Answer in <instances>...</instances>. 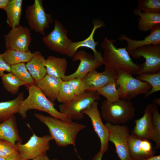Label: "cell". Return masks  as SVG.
Instances as JSON below:
<instances>
[{
	"label": "cell",
	"instance_id": "obj_1",
	"mask_svg": "<svg viewBox=\"0 0 160 160\" xmlns=\"http://www.w3.org/2000/svg\"><path fill=\"white\" fill-rule=\"evenodd\" d=\"M116 40L105 38L100 44L103 51V65L116 74L124 72L131 75L137 74L141 65L135 63L127 51L126 47L118 48L115 43Z\"/></svg>",
	"mask_w": 160,
	"mask_h": 160
},
{
	"label": "cell",
	"instance_id": "obj_2",
	"mask_svg": "<svg viewBox=\"0 0 160 160\" xmlns=\"http://www.w3.org/2000/svg\"><path fill=\"white\" fill-rule=\"evenodd\" d=\"M34 115L47 127L50 135L60 147L72 145L75 147L78 134L86 127L84 125L77 122H67L36 113Z\"/></svg>",
	"mask_w": 160,
	"mask_h": 160
},
{
	"label": "cell",
	"instance_id": "obj_3",
	"mask_svg": "<svg viewBox=\"0 0 160 160\" xmlns=\"http://www.w3.org/2000/svg\"><path fill=\"white\" fill-rule=\"evenodd\" d=\"M28 95L21 102L19 113L23 119L29 110L36 109L46 112L51 117L67 122L72 121L68 115L62 113L55 107V104L50 101L35 84L26 87Z\"/></svg>",
	"mask_w": 160,
	"mask_h": 160
},
{
	"label": "cell",
	"instance_id": "obj_4",
	"mask_svg": "<svg viewBox=\"0 0 160 160\" xmlns=\"http://www.w3.org/2000/svg\"><path fill=\"white\" fill-rule=\"evenodd\" d=\"M101 117L107 122L112 124H123L133 119L135 108L130 100L121 99L110 102L106 99L102 102Z\"/></svg>",
	"mask_w": 160,
	"mask_h": 160
},
{
	"label": "cell",
	"instance_id": "obj_5",
	"mask_svg": "<svg viewBox=\"0 0 160 160\" xmlns=\"http://www.w3.org/2000/svg\"><path fill=\"white\" fill-rule=\"evenodd\" d=\"M115 82L119 86L118 88L121 99L129 100L140 94H145L151 88L148 83L139 80L132 75L119 72L116 73Z\"/></svg>",
	"mask_w": 160,
	"mask_h": 160
},
{
	"label": "cell",
	"instance_id": "obj_6",
	"mask_svg": "<svg viewBox=\"0 0 160 160\" xmlns=\"http://www.w3.org/2000/svg\"><path fill=\"white\" fill-rule=\"evenodd\" d=\"M25 16L30 29L43 36L53 22L51 15L46 12L42 0H35L32 5L27 6Z\"/></svg>",
	"mask_w": 160,
	"mask_h": 160
},
{
	"label": "cell",
	"instance_id": "obj_7",
	"mask_svg": "<svg viewBox=\"0 0 160 160\" xmlns=\"http://www.w3.org/2000/svg\"><path fill=\"white\" fill-rule=\"evenodd\" d=\"M100 99L97 91L86 90L70 101L58 106L59 111L68 115L72 120H80L84 116L82 111L95 101Z\"/></svg>",
	"mask_w": 160,
	"mask_h": 160
},
{
	"label": "cell",
	"instance_id": "obj_8",
	"mask_svg": "<svg viewBox=\"0 0 160 160\" xmlns=\"http://www.w3.org/2000/svg\"><path fill=\"white\" fill-rule=\"evenodd\" d=\"M52 140L50 135L39 137L33 133L25 143H17L15 145L23 160H29L46 154L50 149V142Z\"/></svg>",
	"mask_w": 160,
	"mask_h": 160
},
{
	"label": "cell",
	"instance_id": "obj_9",
	"mask_svg": "<svg viewBox=\"0 0 160 160\" xmlns=\"http://www.w3.org/2000/svg\"><path fill=\"white\" fill-rule=\"evenodd\" d=\"M105 125L109 132L108 141L114 144L120 159L132 160L128 144L130 135L128 127L126 125H113L108 122H106Z\"/></svg>",
	"mask_w": 160,
	"mask_h": 160
},
{
	"label": "cell",
	"instance_id": "obj_10",
	"mask_svg": "<svg viewBox=\"0 0 160 160\" xmlns=\"http://www.w3.org/2000/svg\"><path fill=\"white\" fill-rule=\"evenodd\" d=\"M134 59L143 57L140 73H153L160 72V44L145 46L134 50L130 55Z\"/></svg>",
	"mask_w": 160,
	"mask_h": 160
},
{
	"label": "cell",
	"instance_id": "obj_11",
	"mask_svg": "<svg viewBox=\"0 0 160 160\" xmlns=\"http://www.w3.org/2000/svg\"><path fill=\"white\" fill-rule=\"evenodd\" d=\"M67 32L61 23L55 19L53 30L42 38V41L50 50L67 55L72 41L68 38Z\"/></svg>",
	"mask_w": 160,
	"mask_h": 160
},
{
	"label": "cell",
	"instance_id": "obj_12",
	"mask_svg": "<svg viewBox=\"0 0 160 160\" xmlns=\"http://www.w3.org/2000/svg\"><path fill=\"white\" fill-rule=\"evenodd\" d=\"M98 101H95L83 110L82 113L86 114L90 118L94 130L100 140L101 146L100 150L104 153L108 148L109 132L101 119L98 108Z\"/></svg>",
	"mask_w": 160,
	"mask_h": 160
},
{
	"label": "cell",
	"instance_id": "obj_13",
	"mask_svg": "<svg viewBox=\"0 0 160 160\" xmlns=\"http://www.w3.org/2000/svg\"><path fill=\"white\" fill-rule=\"evenodd\" d=\"M5 47L21 51L29 50L31 42V33L28 28L20 25L12 28L4 36Z\"/></svg>",
	"mask_w": 160,
	"mask_h": 160
},
{
	"label": "cell",
	"instance_id": "obj_14",
	"mask_svg": "<svg viewBox=\"0 0 160 160\" xmlns=\"http://www.w3.org/2000/svg\"><path fill=\"white\" fill-rule=\"evenodd\" d=\"M73 57V61H80L79 64L74 72L65 75L62 79L63 81H67L74 78L83 79L88 73L99 68L102 64L93 55L83 50L76 52Z\"/></svg>",
	"mask_w": 160,
	"mask_h": 160
},
{
	"label": "cell",
	"instance_id": "obj_15",
	"mask_svg": "<svg viewBox=\"0 0 160 160\" xmlns=\"http://www.w3.org/2000/svg\"><path fill=\"white\" fill-rule=\"evenodd\" d=\"M92 22L93 27L89 36L86 39L82 41L74 42L72 41L69 47L67 56L73 57L79 48L81 47H87L92 50L93 52V55L96 59L102 64H103V56L101 53L97 51L96 49V46L98 42L95 41L94 36L97 29L101 27H105V23L99 19L93 20Z\"/></svg>",
	"mask_w": 160,
	"mask_h": 160
},
{
	"label": "cell",
	"instance_id": "obj_16",
	"mask_svg": "<svg viewBox=\"0 0 160 160\" xmlns=\"http://www.w3.org/2000/svg\"><path fill=\"white\" fill-rule=\"evenodd\" d=\"M116 74L105 66L102 72L96 69L90 72L83 78L85 88L87 91H96L111 82L115 81Z\"/></svg>",
	"mask_w": 160,
	"mask_h": 160
},
{
	"label": "cell",
	"instance_id": "obj_17",
	"mask_svg": "<svg viewBox=\"0 0 160 160\" xmlns=\"http://www.w3.org/2000/svg\"><path fill=\"white\" fill-rule=\"evenodd\" d=\"M135 125L130 135L140 140H151L153 134L152 114L149 104L141 118L135 121Z\"/></svg>",
	"mask_w": 160,
	"mask_h": 160
},
{
	"label": "cell",
	"instance_id": "obj_18",
	"mask_svg": "<svg viewBox=\"0 0 160 160\" xmlns=\"http://www.w3.org/2000/svg\"><path fill=\"white\" fill-rule=\"evenodd\" d=\"M128 144L132 160H144L154 156L155 151L149 140H140L130 134Z\"/></svg>",
	"mask_w": 160,
	"mask_h": 160
},
{
	"label": "cell",
	"instance_id": "obj_19",
	"mask_svg": "<svg viewBox=\"0 0 160 160\" xmlns=\"http://www.w3.org/2000/svg\"><path fill=\"white\" fill-rule=\"evenodd\" d=\"M118 40L127 41V50L130 55L134 50L140 47L149 45L160 44V25L155 27L142 40L132 39L124 34L121 35Z\"/></svg>",
	"mask_w": 160,
	"mask_h": 160
},
{
	"label": "cell",
	"instance_id": "obj_20",
	"mask_svg": "<svg viewBox=\"0 0 160 160\" xmlns=\"http://www.w3.org/2000/svg\"><path fill=\"white\" fill-rule=\"evenodd\" d=\"M62 79L46 74L35 84L47 98L52 103L57 100L59 90L63 81Z\"/></svg>",
	"mask_w": 160,
	"mask_h": 160
},
{
	"label": "cell",
	"instance_id": "obj_21",
	"mask_svg": "<svg viewBox=\"0 0 160 160\" xmlns=\"http://www.w3.org/2000/svg\"><path fill=\"white\" fill-rule=\"evenodd\" d=\"M0 139L9 141L15 144L17 143H22L23 140L19 135L15 115L0 123Z\"/></svg>",
	"mask_w": 160,
	"mask_h": 160
},
{
	"label": "cell",
	"instance_id": "obj_22",
	"mask_svg": "<svg viewBox=\"0 0 160 160\" xmlns=\"http://www.w3.org/2000/svg\"><path fill=\"white\" fill-rule=\"evenodd\" d=\"M33 54V57L26 65L36 82L42 79L47 74L45 65L46 59L39 51H36Z\"/></svg>",
	"mask_w": 160,
	"mask_h": 160
},
{
	"label": "cell",
	"instance_id": "obj_23",
	"mask_svg": "<svg viewBox=\"0 0 160 160\" xmlns=\"http://www.w3.org/2000/svg\"><path fill=\"white\" fill-rule=\"evenodd\" d=\"M45 65L47 74L49 75L62 79L66 75L67 62L65 57L49 56L46 59Z\"/></svg>",
	"mask_w": 160,
	"mask_h": 160
},
{
	"label": "cell",
	"instance_id": "obj_24",
	"mask_svg": "<svg viewBox=\"0 0 160 160\" xmlns=\"http://www.w3.org/2000/svg\"><path fill=\"white\" fill-rule=\"evenodd\" d=\"M133 13L139 17L137 23L138 28L141 31H150L160 25V13H151L141 12L137 8L133 10Z\"/></svg>",
	"mask_w": 160,
	"mask_h": 160
},
{
	"label": "cell",
	"instance_id": "obj_25",
	"mask_svg": "<svg viewBox=\"0 0 160 160\" xmlns=\"http://www.w3.org/2000/svg\"><path fill=\"white\" fill-rule=\"evenodd\" d=\"M23 99V92H22L13 100L0 102V123L18 113L20 104Z\"/></svg>",
	"mask_w": 160,
	"mask_h": 160
},
{
	"label": "cell",
	"instance_id": "obj_26",
	"mask_svg": "<svg viewBox=\"0 0 160 160\" xmlns=\"http://www.w3.org/2000/svg\"><path fill=\"white\" fill-rule=\"evenodd\" d=\"M23 1L10 0L6 8V22L9 26L12 28L20 25Z\"/></svg>",
	"mask_w": 160,
	"mask_h": 160
},
{
	"label": "cell",
	"instance_id": "obj_27",
	"mask_svg": "<svg viewBox=\"0 0 160 160\" xmlns=\"http://www.w3.org/2000/svg\"><path fill=\"white\" fill-rule=\"evenodd\" d=\"M1 55L6 62L11 66L21 63H27L31 60L33 54L29 50L21 51L7 49Z\"/></svg>",
	"mask_w": 160,
	"mask_h": 160
},
{
	"label": "cell",
	"instance_id": "obj_28",
	"mask_svg": "<svg viewBox=\"0 0 160 160\" xmlns=\"http://www.w3.org/2000/svg\"><path fill=\"white\" fill-rule=\"evenodd\" d=\"M135 78L142 81L148 83L151 86V89L145 94L146 98L153 93L160 90V72L153 73H140Z\"/></svg>",
	"mask_w": 160,
	"mask_h": 160
},
{
	"label": "cell",
	"instance_id": "obj_29",
	"mask_svg": "<svg viewBox=\"0 0 160 160\" xmlns=\"http://www.w3.org/2000/svg\"><path fill=\"white\" fill-rule=\"evenodd\" d=\"M1 78L4 87L8 92L13 95L17 93L21 86L26 85L25 83L20 80L11 72L5 73Z\"/></svg>",
	"mask_w": 160,
	"mask_h": 160
},
{
	"label": "cell",
	"instance_id": "obj_30",
	"mask_svg": "<svg viewBox=\"0 0 160 160\" xmlns=\"http://www.w3.org/2000/svg\"><path fill=\"white\" fill-rule=\"evenodd\" d=\"M11 71L18 79L26 84V86L35 84V81L30 74L24 63L11 66Z\"/></svg>",
	"mask_w": 160,
	"mask_h": 160
},
{
	"label": "cell",
	"instance_id": "obj_31",
	"mask_svg": "<svg viewBox=\"0 0 160 160\" xmlns=\"http://www.w3.org/2000/svg\"><path fill=\"white\" fill-rule=\"evenodd\" d=\"M152 117L153 134L151 140L155 143L156 148H160V114L157 105L154 103L149 104Z\"/></svg>",
	"mask_w": 160,
	"mask_h": 160
},
{
	"label": "cell",
	"instance_id": "obj_32",
	"mask_svg": "<svg viewBox=\"0 0 160 160\" xmlns=\"http://www.w3.org/2000/svg\"><path fill=\"white\" fill-rule=\"evenodd\" d=\"M115 81L110 82L96 91L100 95L106 99L110 102H114L119 100V93L118 89L117 88Z\"/></svg>",
	"mask_w": 160,
	"mask_h": 160
},
{
	"label": "cell",
	"instance_id": "obj_33",
	"mask_svg": "<svg viewBox=\"0 0 160 160\" xmlns=\"http://www.w3.org/2000/svg\"><path fill=\"white\" fill-rule=\"evenodd\" d=\"M137 8L141 12L160 13V0H138Z\"/></svg>",
	"mask_w": 160,
	"mask_h": 160
},
{
	"label": "cell",
	"instance_id": "obj_34",
	"mask_svg": "<svg viewBox=\"0 0 160 160\" xmlns=\"http://www.w3.org/2000/svg\"><path fill=\"white\" fill-rule=\"evenodd\" d=\"M76 96L68 86L66 81H63L60 86L57 100L62 103H68Z\"/></svg>",
	"mask_w": 160,
	"mask_h": 160
},
{
	"label": "cell",
	"instance_id": "obj_35",
	"mask_svg": "<svg viewBox=\"0 0 160 160\" xmlns=\"http://www.w3.org/2000/svg\"><path fill=\"white\" fill-rule=\"evenodd\" d=\"M66 81L76 96L82 94L86 91L82 79L74 78Z\"/></svg>",
	"mask_w": 160,
	"mask_h": 160
},
{
	"label": "cell",
	"instance_id": "obj_36",
	"mask_svg": "<svg viewBox=\"0 0 160 160\" xmlns=\"http://www.w3.org/2000/svg\"><path fill=\"white\" fill-rule=\"evenodd\" d=\"M17 152L18 151L15 144L0 139V156L6 158Z\"/></svg>",
	"mask_w": 160,
	"mask_h": 160
},
{
	"label": "cell",
	"instance_id": "obj_37",
	"mask_svg": "<svg viewBox=\"0 0 160 160\" xmlns=\"http://www.w3.org/2000/svg\"><path fill=\"white\" fill-rule=\"evenodd\" d=\"M11 66L9 65L0 53V77H1L5 72H11Z\"/></svg>",
	"mask_w": 160,
	"mask_h": 160
},
{
	"label": "cell",
	"instance_id": "obj_38",
	"mask_svg": "<svg viewBox=\"0 0 160 160\" xmlns=\"http://www.w3.org/2000/svg\"><path fill=\"white\" fill-rule=\"evenodd\" d=\"M6 160H23L20 154L17 152L6 158Z\"/></svg>",
	"mask_w": 160,
	"mask_h": 160
},
{
	"label": "cell",
	"instance_id": "obj_39",
	"mask_svg": "<svg viewBox=\"0 0 160 160\" xmlns=\"http://www.w3.org/2000/svg\"><path fill=\"white\" fill-rule=\"evenodd\" d=\"M10 0H0V9L4 10L7 7Z\"/></svg>",
	"mask_w": 160,
	"mask_h": 160
},
{
	"label": "cell",
	"instance_id": "obj_40",
	"mask_svg": "<svg viewBox=\"0 0 160 160\" xmlns=\"http://www.w3.org/2000/svg\"><path fill=\"white\" fill-rule=\"evenodd\" d=\"M103 153L100 150L95 155L93 160H101Z\"/></svg>",
	"mask_w": 160,
	"mask_h": 160
},
{
	"label": "cell",
	"instance_id": "obj_41",
	"mask_svg": "<svg viewBox=\"0 0 160 160\" xmlns=\"http://www.w3.org/2000/svg\"><path fill=\"white\" fill-rule=\"evenodd\" d=\"M32 160H49V159L47 155L46 154H44L41 156H39L36 157Z\"/></svg>",
	"mask_w": 160,
	"mask_h": 160
},
{
	"label": "cell",
	"instance_id": "obj_42",
	"mask_svg": "<svg viewBox=\"0 0 160 160\" xmlns=\"http://www.w3.org/2000/svg\"><path fill=\"white\" fill-rule=\"evenodd\" d=\"M144 160H160V155L154 156Z\"/></svg>",
	"mask_w": 160,
	"mask_h": 160
},
{
	"label": "cell",
	"instance_id": "obj_43",
	"mask_svg": "<svg viewBox=\"0 0 160 160\" xmlns=\"http://www.w3.org/2000/svg\"><path fill=\"white\" fill-rule=\"evenodd\" d=\"M154 103L159 106L160 105V98L157 97L154 99L153 100Z\"/></svg>",
	"mask_w": 160,
	"mask_h": 160
},
{
	"label": "cell",
	"instance_id": "obj_44",
	"mask_svg": "<svg viewBox=\"0 0 160 160\" xmlns=\"http://www.w3.org/2000/svg\"><path fill=\"white\" fill-rule=\"evenodd\" d=\"M0 160H6V158L0 156Z\"/></svg>",
	"mask_w": 160,
	"mask_h": 160
},
{
	"label": "cell",
	"instance_id": "obj_45",
	"mask_svg": "<svg viewBox=\"0 0 160 160\" xmlns=\"http://www.w3.org/2000/svg\"><path fill=\"white\" fill-rule=\"evenodd\" d=\"M52 160H57V159H53Z\"/></svg>",
	"mask_w": 160,
	"mask_h": 160
},
{
	"label": "cell",
	"instance_id": "obj_46",
	"mask_svg": "<svg viewBox=\"0 0 160 160\" xmlns=\"http://www.w3.org/2000/svg\"><path fill=\"white\" fill-rule=\"evenodd\" d=\"M1 24L0 23V28H1Z\"/></svg>",
	"mask_w": 160,
	"mask_h": 160
}]
</instances>
